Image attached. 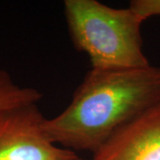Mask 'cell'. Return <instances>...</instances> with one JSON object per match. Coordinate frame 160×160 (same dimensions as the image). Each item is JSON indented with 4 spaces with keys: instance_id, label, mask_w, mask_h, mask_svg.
<instances>
[{
    "instance_id": "obj_1",
    "label": "cell",
    "mask_w": 160,
    "mask_h": 160,
    "mask_svg": "<svg viewBox=\"0 0 160 160\" xmlns=\"http://www.w3.org/2000/svg\"><path fill=\"white\" fill-rule=\"evenodd\" d=\"M160 103V67L92 69L69 105L46 118L47 135L58 146L95 152L121 127Z\"/></svg>"
},
{
    "instance_id": "obj_5",
    "label": "cell",
    "mask_w": 160,
    "mask_h": 160,
    "mask_svg": "<svg viewBox=\"0 0 160 160\" xmlns=\"http://www.w3.org/2000/svg\"><path fill=\"white\" fill-rule=\"evenodd\" d=\"M43 94L37 88L18 85L9 72L0 69V110L38 104Z\"/></svg>"
},
{
    "instance_id": "obj_6",
    "label": "cell",
    "mask_w": 160,
    "mask_h": 160,
    "mask_svg": "<svg viewBox=\"0 0 160 160\" xmlns=\"http://www.w3.org/2000/svg\"><path fill=\"white\" fill-rule=\"evenodd\" d=\"M129 7L142 22L152 16H160V0H132Z\"/></svg>"
},
{
    "instance_id": "obj_4",
    "label": "cell",
    "mask_w": 160,
    "mask_h": 160,
    "mask_svg": "<svg viewBox=\"0 0 160 160\" xmlns=\"http://www.w3.org/2000/svg\"><path fill=\"white\" fill-rule=\"evenodd\" d=\"M92 160H160V103L118 129Z\"/></svg>"
},
{
    "instance_id": "obj_7",
    "label": "cell",
    "mask_w": 160,
    "mask_h": 160,
    "mask_svg": "<svg viewBox=\"0 0 160 160\" xmlns=\"http://www.w3.org/2000/svg\"><path fill=\"white\" fill-rule=\"evenodd\" d=\"M72 160H86V159H84V158H79L78 156H77V157H75Z\"/></svg>"
},
{
    "instance_id": "obj_3",
    "label": "cell",
    "mask_w": 160,
    "mask_h": 160,
    "mask_svg": "<svg viewBox=\"0 0 160 160\" xmlns=\"http://www.w3.org/2000/svg\"><path fill=\"white\" fill-rule=\"evenodd\" d=\"M38 104L0 110V160H72L78 155L52 142Z\"/></svg>"
},
{
    "instance_id": "obj_2",
    "label": "cell",
    "mask_w": 160,
    "mask_h": 160,
    "mask_svg": "<svg viewBox=\"0 0 160 160\" xmlns=\"http://www.w3.org/2000/svg\"><path fill=\"white\" fill-rule=\"evenodd\" d=\"M63 12L72 44L92 69L149 66L143 51L142 21L128 6L114 8L97 0H65Z\"/></svg>"
}]
</instances>
